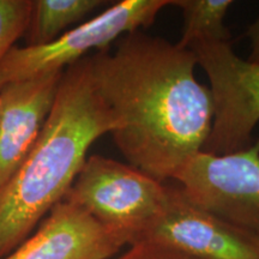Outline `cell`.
<instances>
[{
	"label": "cell",
	"mask_w": 259,
	"mask_h": 259,
	"mask_svg": "<svg viewBox=\"0 0 259 259\" xmlns=\"http://www.w3.org/2000/svg\"><path fill=\"white\" fill-rule=\"evenodd\" d=\"M114 121L97 92L89 56L64 70L53 107L27 157L0 190V259L60 203L89 148Z\"/></svg>",
	"instance_id": "7a4b0ae2"
},
{
	"label": "cell",
	"mask_w": 259,
	"mask_h": 259,
	"mask_svg": "<svg viewBox=\"0 0 259 259\" xmlns=\"http://www.w3.org/2000/svg\"><path fill=\"white\" fill-rule=\"evenodd\" d=\"M171 0H121L45 46H15L0 65V88L70 65L111 47L122 35L151 27Z\"/></svg>",
	"instance_id": "277c9868"
},
{
	"label": "cell",
	"mask_w": 259,
	"mask_h": 259,
	"mask_svg": "<svg viewBox=\"0 0 259 259\" xmlns=\"http://www.w3.org/2000/svg\"><path fill=\"white\" fill-rule=\"evenodd\" d=\"M111 259H198L183 252L174 250L160 242L141 241L127 246L124 253L116 254Z\"/></svg>",
	"instance_id": "4fadbf2b"
},
{
	"label": "cell",
	"mask_w": 259,
	"mask_h": 259,
	"mask_svg": "<svg viewBox=\"0 0 259 259\" xmlns=\"http://www.w3.org/2000/svg\"><path fill=\"white\" fill-rule=\"evenodd\" d=\"M232 0H171V6L181 10L183 34L178 45L187 48L193 40L229 42L231 32L226 27L227 12Z\"/></svg>",
	"instance_id": "8fae6325"
},
{
	"label": "cell",
	"mask_w": 259,
	"mask_h": 259,
	"mask_svg": "<svg viewBox=\"0 0 259 259\" xmlns=\"http://www.w3.org/2000/svg\"><path fill=\"white\" fill-rule=\"evenodd\" d=\"M126 242L78 204L58 203L18 247L3 259H111Z\"/></svg>",
	"instance_id": "ba28073f"
},
{
	"label": "cell",
	"mask_w": 259,
	"mask_h": 259,
	"mask_svg": "<svg viewBox=\"0 0 259 259\" xmlns=\"http://www.w3.org/2000/svg\"><path fill=\"white\" fill-rule=\"evenodd\" d=\"M64 71L0 88V190L34 147L56 99Z\"/></svg>",
	"instance_id": "9c48e42d"
},
{
	"label": "cell",
	"mask_w": 259,
	"mask_h": 259,
	"mask_svg": "<svg viewBox=\"0 0 259 259\" xmlns=\"http://www.w3.org/2000/svg\"><path fill=\"white\" fill-rule=\"evenodd\" d=\"M173 181L194 205L259 239V138L231 154L199 151Z\"/></svg>",
	"instance_id": "8992f818"
},
{
	"label": "cell",
	"mask_w": 259,
	"mask_h": 259,
	"mask_svg": "<svg viewBox=\"0 0 259 259\" xmlns=\"http://www.w3.org/2000/svg\"><path fill=\"white\" fill-rule=\"evenodd\" d=\"M210 82L213 120L205 153L225 155L247 148L259 124V66L241 59L231 42L198 38L190 44Z\"/></svg>",
	"instance_id": "5b68a950"
},
{
	"label": "cell",
	"mask_w": 259,
	"mask_h": 259,
	"mask_svg": "<svg viewBox=\"0 0 259 259\" xmlns=\"http://www.w3.org/2000/svg\"><path fill=\"white\" fill-rule=\"evenodd\" d=\"M64 199L78 204L130 246L153 231L166 205L167 185L128 163L90 155Z\"/></svg>",
	"instance_id": "3957f363"
},
{
	"label": "cell",
	"mask_w": 259,
	"mask_h": 259,
	"mask_svg": "<svg viewBox=\"0 0 259 259\" xmlns=\"http://www.w3.org/2000/svg\"><path fill=\"white\" fill-rule=\"evenodd\" d=\"M105 0H32L25 41L29 47L45 46L57 40L66 29L103 8Z\"/></svg>",
	"instance_id": "30bf717a"
},
{
	"label": "cell",
	"mask_w": 259,
	"mask_h": 259,
	"mask_svg": "<svg viewBox=\"0 0 259 259\" xmlns=\"http://www.w3.org/2000/svg\"><path fill=\"white\" fill-rule=\"evenodd\" d=\"M89 58L118 150L154 179L173 181L212 127V96L197 79L193 52L136 30Z\"/></svg>",
	"instance_id": "6da1fadb"
},
{
	"label": "cell",
	"mask_w": 259,
	"mask_h": 259,
	"mask_svg": "<svg viewBox=\"0 0 259 259\" xmlns=\"http://www.w3.org/2000/svg\"><path fill=\"white\" fill-rule=\"evenodd\" d=\"M166 185V205L144 241L198 259H259L258 238L194 205L176 181Z\"/></svg>",
	"instance_id": "52a82bcc"
},
{
	"label": "cell",
	"mask_w": 259,
	"mask_h": 259,
	"mask_svg": "<svg viewBox=\"0 0 259 259\" xmlns=\"http://www.w3.org/2000/svg\"><path fill=\"white\" fill-rule=\"evenodd\" d=\"M31 6L32 0H0V65L25 35Z\"/></svg>",
	"instance_id": "7c38bea8"
},
{
	"label": "cell",
	"mask_w": 259,
	"mask_h": 259,
	"mask_svg": "<svg viewBox=\"0 0 259 259\" xmlns=\"http://www.w3.org/2000/svg\"><path fill=\"white\" fill-rule=\"evenodd\" d=\"M245 37L250 41V56L246 60L259 66V17L252 23L245 32Z\"/></svg>",
	"instance_id": "5bb4252c"
}]
</instances>
